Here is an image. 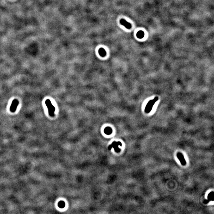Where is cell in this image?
I'll use <instances>...</instances> for the list:
<instances>
[{
  "mask_svg": "<svg viewBox=\"0 0 214 214\" xmlns=\"http://www.w3.org/2000/svg\"><path fill=\"white\" fill-rule=\"evenodd\" d=\"M45 104L47 107L49 111V113L51 117H54L55 116V108L52 105L50 100L47 99L45 101Z\"/></svg>",
  "mask_w": 214,
  "mask_h": 214,
  "instance_id": "cell-1",
  "label": "cell"
},
{
  "mask_svg": "<svg viewBox=\"0 0 214 214\" xmlns=\"http://www.w3.org/2000/svg\"><path fill=\"white\" fill-rule=\"evenodd\" d=\"M19 104V101L17 99H15L12 101L11 105L10 106V111L11 112L14 113L16 111L17 107Z\"/></svg>",
  "mask_w": 214,
  "mask_h": 214,
  "instance_id": "cell-2",
  "label": "cell"
},
{
  "mask_svg": "<svg viewBox=\"0 0 214 214\" xmlns=\"http://www.w3.org/2000/svg\"><path fill=\"white\" fill-rule=\"evenodd\" d=\"M120 23L121 25L125 26L126 28L128 29H130L131 28L132 25L131 24L127 22L125 19H120Z\"/></svg>",
  "mask_w": 214,
  "mask_h": 214,
  "instance_id": "cell-3",
  "label": "cell"
},
{
  "mask_svg": "<svg viewBox=\"0 0 214 214\" xmlns=\"http://www.w3.org/2000/svg\"><path fill=\"white\" fill-rule=\"evenodd\" d=\"M177 156L178 158V159L180 161L181 164L183 165H185L186 163L184 157L182 155V153H178L177 155Z\"/></svg>",
  "mask_w": 214,
  "mask_h": 214,
  "instance_id": "cell-4",
  "label": "cell"
},
{
  "mask_svg": "<svg viewBox=\"0 0 214 214\" xmlns=\"http://www.w3.org/2000/svg\"><path fill=\"white\" fill-rule=\"evenodd\" d=\"M98 53L102 57L105 56L106 54L105 49L102 48H101L99 49Z\"/></svg>",
  "mask_w": 214,
  "mask_h": 214,
  "instance_id": "cell-5",
  "label": "cell"
},
{
  "mask_svg": "<svg viewBox=\"0 0 214 214\" xmlns=\"http://www.w3.org/2000/svg\"><path fill=\"white\" fill-rule=\"evenodd\" d=\"M144 35H145L144 33L142 31H139L137 32V34H136V36L137 37L140 39H142L144 36Z\"/></svg>",
  "mask_w": 214,
  "mask_h": 214,
  "instance_id": "cell-6",
  "label": "cell"
},
{
  "mask_svg": "<svg viewBox=\"0 0 214 214\" xmlns=\"http://www.w3.org/2000/svg\"><path fill=\"white\" fill-rule=\"evenodd\" d=\"M104 132L105 134L110 135L112 132V129L110 127H107L104 129Z\"/></svg>",
  "mask_w": 214,
  "mask_h": 214,
  "instance_id": "cell-7",
  "label": "cell"
},
{
  "mask_svg": "<svg viewBox=\"0 0 214 214\" xmlns=\"http://www.w3.org/2000/svg\"><path fill=\"white\" fill-rule=\"evenodd\" d=\"M58 207L60 208H63L65 206V203L63 201H60L58 203Z\"/></svg>",
  "mask_w": 214,
  "mask_h": 214,
  "instance_id": "cell-8",
  "label": "cell"
}]
</instances>
